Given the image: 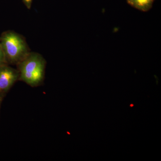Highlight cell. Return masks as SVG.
<instances>
[{
	"label": "cell",
	"mask_w": 161,
	"mask_h": 161,
	"mask_svg": "<svg viewBox=\"0 0 161 161\" xmlns=\"http://www.w3.org/2000/svg\"><path fill=\"white\" fill-rule=\"evenodd\" d=\"M6 64H7L6 63L5 55L3 53V48L1 46V42H0V66Z\"/></svg>",
	"instance_id": "cell-5"
},
{
	"label": "cell",
	"mask_w": 161,
	"mask_h": 161,
	"mask_svg": "<svg viewBox=\"0 0 161 161\" xmlns=\"http://www.w3.org/2000/svg\"><path fill=\"white\" fill-rule=\"evenodd\" d=\"M0 42L6 63L9 65L16 66L31 52L25 38L13 31L3 32Z\"/></svg>",
	"instance_id": "cell-2"
},
{
	"label": "cell",
	"mask_w": 161,
	"mask_h": 161,
	"mask_svg": "<svg viewBox=\"0 0 161 161\" xmlns=\"http://www.w3.org/2000/svg\"><path fill=\"white\" fill-rule=\"evenodd\" d=\"M19 72L8 64L0 66V95L4 96L18 80Z\"/></svg>",
	"instance_id": "cell-3"
},
{
	"label": "cell",
	"mask_w": 161,
	"mask_h": 161,
	"mask_svg": "<svg viewBox=\"0 0 161 161\" xmlns=\"http://www.w3.org/2000/svg\"><path fill=\"white\" fill-rule=\"evenodd\" d=\"M3 95H0V106H1V103H2V99H3Z\"/></svg>",
	"instance_id": "cell-7"
},
{
	"label": "cell",
	"mask_w": 161,
	"mask_h": 161,
	"mask_svg": "<svg viewBox=\"0 0 161 161\" xmlns=\"http://www.w3.org/2000/svg\"><path fill=\"white\" fill-rule=\"evenodd\" d=\"M23 3L28 9H30L31 8L32 3L33 0H23Z\"/></svg>",
	"instance_id": "cell-6"
},
{
	"label": "cell",
	"mask_w": 161,
	"mask_h": 161,
	"mask_svg": "<svg viewBox=\"0 0 161 161\" xmlns=\"http://www.w3.org/2000/svg\"><path fill=\"white\" fill-rule=\"evenodd\" d=\"M46 66V60L42 55L31 52L16 65L19 75V80L32 87L40 86L44 81Z\"/></svg>",
	"instance_id": "cell-1"
},
{
	"label": "cell",
	"mask_w": 161,
	"mask_h": 161,
	"mask_svg": "<svg viewBox=\"0 0 161 161\" xmlns=\"http://www.w3.org/2000/svg\"><path fill=\"white\" fill-rule=\"evenodd\" d=\"M155 0H127V3L140 11L147 12L152 8Z\"/></svg>",
	"instance_id": "cell-4"
}]
</instances>
